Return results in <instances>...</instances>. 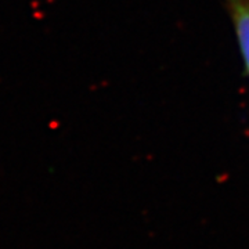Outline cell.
Segmentation results:
<instances>
[{
  "instance_id": "6da1fadb",
  "label": "cell",
  "mask_w": 249,
  "mask_h": 249,
  "mask_svg": "<svg viewBox=\"0 0 249 249\" xmlns=\"http://www.w3.org/2000/svg\"><path fill=\"white\" fill-rule=\"evenodd\" d=\"M224 4L231 18L241 60L249 78V0H224Z\"/></svg>"
}]
</instances>
